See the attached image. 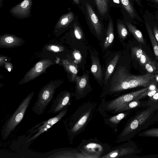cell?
Returning a JSON list of instances; mask_svg holds the SVG:
<instances>
[{
	"label": "cell",
	"mask_w": 158,
	"mask_h": 158,
	"mask_svg": "<svg viewBox=\"0 0 158 158\" xmlns=\"http://www.w3.org/2000/svg\"><path fill=\"white\" fill-rule=\"evenodd\" d=\"M126 24L129 31L132 33L138 42L140 44H144V41L141 32L131 23L126 22Z\"/></svg>",
	"instance_id": "7402d4cb"
},
{
	"label": "cell",
	"mask_w": 158,
	"mask_h": 158,
	"mask_svg": "<svg viewBox=\"0 0 158 158\" xmlns=\"http://www.w3.org/2000/svg\"><path fill=\"white\" fill-rule=\"evenodd\" d=\"M133 151V149L131 148H120L112 151L109 153L101 157L105 158L118 157L127 155L132 153Z\"/></svg>",
	"instance_id": "ac0fdd59"
},
{
	"label": "cell",
	"mask_w": 158,
	"mask_h": 158,
	"mask_svg": "<svg viewBox=\"0 0 158 158\" xmlns=\"http://www.w3.org/2000/svg\"><path fill=\"white\" fill-rule=\"evenodd\" d=\"M152 80V75L150 73L141 75H132L129 73L125 67L121 66L114 74L110 86L105 91V94H112L138 87H147L151 83Z\"/></svg>",
	"instance_id": "6da1fadb"
},
{
	"label": "cell",
	"mask_w": 158,
	"mask_h": 158,
	"mask_svg": "<svg viewBox=\"0 0 158 158\" xmlns=\"http://www.w3.org/2000/svg\"><path fill=\"white\" fill-rule=\"evenodd\" d=\"M127 114L121 113L112 116L108 118L109 122L113 125H117L119 123L126 115Z\"/></svg>",
	"instance_id": "f1b7e54d"
},
{
	"label": "cell",
	"mask_w": 158,
	"mask_h": 158,
	"mask_svg": "<svg viewBox=\"0 0 158 158\" xmlns=\"http://www.w3.org/2000/svg\"><path fill=\"white\" fill-rule=\"evenodd\" d=\"M153 32L156 39L158 42V28L156 25H154V26Z\"/></svg>",
	"instance_id": "8d00e7d4"
},
{
	"label": "cell",
	"mask_w": 158,
	"mask_h": 158,
	"mask_svg": "<svg viewBox=\"0 0 158 158\" xmlns=\"http://www.w3.org/2000/svg\"><path fill=\"white\" fill-rule=\"evenodd\" d=\"M150 59L144 52L138 61L141 65L144 66L145 64Z\"/></svg>",
	"instance_id": "e575fe53"
},
{
	"label": "cell",
	"mask_w": 158,
	"mask_h": 158,
	"mask_svg": "<svg viewBox=\"0 0 158 158\" xmlns=\"http://www.w3.org/2000/svg\"><path fill=\"white\" fill-rule=\"evenodd\" d=\"M136 1H139V0H136Z\"/></svg>",
	"instance_id": "bcb514c9"
},
{
	"label": "cell",
	"mask_w": 158,
	"mask_h": 158,
	"mask_svg": "<svg viewBox=\"0 0 158 158\" xmlns=\"http://www.w3.org/2000/svg\"><path fill=\"white\" fill-rule=\"evenodd\" d=\"M155 77L156 78V79L157 81L158 82V75H154Z\"/></svg>",
	"instance_id": "ee69618b"
},
{
	"label": "cell",
	"mask_w": 158,
	"mask_h": 158,
	"mask_svg": "<svg viewBox=\"0 0 158 158\" xmlns=\"http://www.w3.org/2000/svg\"><path fill=\"white\" fill-rule=\"evenodd\" d=\"M119 58V54H117L110 62L105 72L104 79V84L105 85L106 84L108 79L114 71L118 60Z\"/></svg>",
	"instance_id": "ffe728a7"
},
{
	"label": "cell",
	"mask_w": 158,
	"mask_h": 158,
	"mask_svg": "<svg viewBox=\"0 0 158 158\" xmlns=\"http://www.w3.org/2000/svg\"><path fill=\"white\" fill-rule=\"evenodd\" d=\"M73 55L74 59L77 63L81 62L82 56L79 51L77 50H75L73 52Z\"/></svg>",
	"instance_id": "d590c367"
},
{
	"label": "cell",
	"mask_w": 158,
	"mask_h": 158,
	"mask_svg": "<svg viewBox=\"0 0 158 158\" xmlns=\"http://www.w3.org/2000/svg\"><path fill=\"white\" fill-rule=\"evenodd\" d=\"M146 29L152 45L153 51L158 61V43L154 36L151 27L148 23H145Z\"/></svg>",
	"instance_id": "44dd1931"
},
{
	"label": "cell",
	"mask_w": 158,
	"mask_h": 158,
	"mask_svg": "<svg viewBox=\"0 0 158 158\" xmlns=\"http://www.w3.org/2000/svg\"><path fill=\"white\" fill-rule=\"evenodd\" d=\"M23 41L21 38L6 34L0 36V47L7 48L16 47L22 45Z\"/></svg>",
	"instance_id": "8fae6325"
},
{
	"label": "cell",
	"mask_w": 158,
	"mask_h": 158,
	"mask_svg": "<svg viewBox=\"0 0 158 158\" xmlns=\"http://www.w3.org/2000/svg\"><path fill=\"white\" fill-rule=\"evenodd\" d=\"M87 15L93 28L98 35L102 32L101 23L91 6L88 3L86 4Z\"/></svg>",
	"instance_id": "4fadbf2b"
},
{
	"label": "cell",
	"mask_w": 158,
	"mask_h": 158,
	"mask_svg": "<svg viewBox=\"0 0 158 158\" xmlns=\"http://www.w3.org/2000/svg\"><path fill=\"white\" fill-rule=\"evenodd\" d=\"M140 136L158 137V128H153L142 131L138 135Z\"/></svg>",
	"instance_id": "4316f807"
},
{
	"label": "cell",
	"mask_w": 158,
	"mask_h": 158,
	"mask_svg": "<svg viewBox=\"0 0 158 158\" xmlns=\"http://www.w3.org/2000/svg\"><path fill=\"white\" fill-rule=\"evenodd\" d=\"M54 64L52 60L48 59L39 61L25 74L19 84H24L33 80L44 73L47 68Z\"/></svg>",
	"instance_id": "52a82bcc"
},
{
	"label": "cell",
	"mask_w": 158,
	"mask_h": 158,
	"mask_svg": "<svg viewBox=\"0 0 158 158\" xmlns=\"http://www.w3.org/2000/svg\"><path fill=\"white\" fill-rule=\"evenodd\" d=\"M82 151L89 156H93L94 157H99L103 152L102 146L99 144L94 143H89L84 146L81 148Z\"/></svg>",
	"instance_id": "5bb4252c"
},
{
	"label": "cell",
	"mask_w": 158,
	"mask_h": 158,
	"mask_svg": "<svg viewBox=\"0 0 158 158\" xmlns=\"http://www.w3.org/2000/svg\"><path fill=\"white\" fill-rule=\"evenodd\" d=\"M148 87V89L150 91L154 90L157 89L156 85L155 84L152 83L149 85Z\"/></svg>",
	"instance_id": "f35d334b"
},
{
	"label": "cell",
	"mask_w": 158,
	"mask_h": 158,
	"mask_svg": "<svg viewBox=\"0 0 158 158\" xmlns=\"http://www.w3.org/2000/svg\"><path fill=\"white\" fill-rule=\"evenodd\" d=\"M123 6L132 18H134L135 14L133 6L129 0H120Z\"/></svg>",
	"instance_id": "484cf974"
},
{
	"label": "cell",
	"mask_w": 158,
	"mask_h": 158,
	"mask_svg": "<svg viewBox=\"0 0 158 158\" xmlns=\"http://www.w3.org/2000/svg\"><path fill=\"white\" fill-rule=\"evenodd\" d=\"M74 27V32L75 37L77 39H82L83 37V34L81 29L75 24Z\"/></svg>",
	"instance_id": "d6a6232c"
},
{
	"label": "cell",
	"mask_w": 158,
	"mask_h": 158,
	"mask_svg": "<svg viewBox=\"0 0 158 158\" xmlns=\"http://www.w3.org/2000/svg\"><path fill=\"white\" fill-rule=\"evenodd\" d=\"M5 68L7 69L8 71L9 72L11 71V70L13 69V65L12 64L9 62H5Z\"/></svg>",
	"instance_id": "74e56055"
},
{
	"label": "cell",
	"mask_w": 158,
	"mask_h": 158,
	"mask_svg": "<svg viewBox=\"0 0 158 158\" xmlns=\"http://www.w3.org/2000/svg\"><path fill=\"white\" fill-rule=\"evenodd\" d=\"M74 17V14L72 11L69 12L61 15L55 25L54 32L58 33L66 28L73 21Z\"/></svg>",
	"instance_id": "7c38bea8"
},
{
	"label": "cell",
	"mask_w": 158,
	"mask_h": 158,
	"mask_svg": "<svg viewBox=\"0 0 158 158\" xmlns=\"http://www.w3.org/2000/svg\"><path fill=\"white\" fill-rule=\"evenodd\" d=\"M3 0H0V7L2 6Z\"/></svg>",
	"instance_id": "b9f144b4"
},
{
	"label": "cell",
	"mask_w": 158,
	"mask_h": 158,
	"mask_svg": "<svg viewBox=\"0 0 158 158\" xmlns=\"http://www.w3.org/2000/svg\"><path fill=\"white\" fill-rule=\"evenodd\" d=\"M158 108V105L150 106L147 109L140 112L130 121L122 131L119 137L122 141L128 139L133 137L141 130L143 125L151 116L153 115L154 112Z\"/></svg>",
	"instance_id": "3957f363"
},
{
	"label": "cell",
	"mask_w": 158,
	"mask_h": 158,
	"mask_svg": "<svg viewBox=\"0 0 158 158\" xmlns=\"http://www.w3.org/2000/svg\"><path fill=\"white\" fill-rule=\"evenodd\" d=\"M157 20H158V17H157Z\"/></svg>",
	"instance_id": "7dc6e473"
},
{
	"label": "cell",
	"mask_w": 158,
	"mask_h": 158,
	"mask_svg": "<svg viewBox=\"0 0 158 158\" xmlns=\"http://www.w3.org/2000/svg\"><path fill=\"white\" fill-rule=\"evenodd\" d=\"M148 89V87H146L139 90L123 95L108 101L106 103L105 110L107 111H114L121 105L134 100Z\"/></svg>",
	"instance_id": "8992f818"
},
{
	"label": "cell",
	"mask_w": 158,
	"mask_h": 158,
	"mask_svg": "<svg viewBox=\"0 0 158 158\" xmlns=\"http://www.w3.org/2000/svg\"><path fill=\"white\" fill-rule=\"evenodd\" d=\"M47 49L55 52H59L64 50V48L61 46L51 45L47 47Z\"/></svg>",
	"instance_id": "836d02e7"
},
{
	"label": "cell",
	"mask_w": 158,
	"mask_h": 158,
	"mask_svg": "<svg viewBox=\"0 0 158 158\" xmlns=\"http://www.w3.org/2000/svg\"><path fill=\"white\" fill-rule=\"evenodd\" d=\"M6 57L5 56H1L0 57V65L1 66L5 63Z\"/></svg>",
	"instance_id": "ab89813d"
},
{
	"label": "cell",
	"mask_w": 158,
	"mask_h": 158,
	"mask_svg": "<svg viewBox=\"0 0 158 158\" xmlns=\"http://www.w3.org/2000/svg\"><path fill=\"white\" fill-rule=\"evenodd\" d=\"M71 98L70 93L68 91H63L60 93L52 102L48 114L57 113L67 106Z\"/></svg>",
	"instance_id": "9c48e42d"
},
{
	"label": "cell",
	"mask_w": 158,
	"mask_h": 158,
	"mask_svg": "<svg viewBox=\"0 0 158 158\" xmlns=\"http://www.w3.org/2000/svg\"><path fill=\"white\" fill-rule=\"evenodd\" d=\"M60 80L51 81L40 89L38 95L37 100L32 108V111L36 114H43L54 98L56 88L62 84Z\"/></svg>",
	"instance_id": "277c9868"
},
{
	"label": "cell",
	"mask_w": 158,
	"mask_h": 158,
	"mask_svg": "<svg viewBox=\"0 0 158 158\" xmlns=\"http://www.w3.org/2000/svg\"><path fill=\"white\" fill-rule=\"evenodd\" d=\"M98 10L102 15L107 12L108 8L107 0H94Z\"/></svg>",
	"instance_id": "cb8c5ba5"
},
{
	"label": "cell",
	"mask_w": 158,
	"mask_h": 158,
	"mask_svg": "<svg viewBox=\"0 0 158 158\" xmlns=\"http://www.w3.org/2000/svg\"><path fill=\"white\" fill-rule=\"evenodd\" d=\"M114 2L117 4H119L120 3V1L119 0H113Z\"/></svg>",
	"instance_id": "60d3db41"
},
{
	"label": "cell",
	"mask_w": 158,
	"mask_h": 158,
	"mask_svg": "<svg viewBox=\"0 0 158 158\" xmlns=\"http://www.w3.org/2000/svg\"><path fill=\"white\" fill-rule=\"evenodd\" d=\"M75 81L76 82V92L78 95L77 98L78 96L81 98L83 97V94L88 86V76L86 74L81 77L77 75Z\"/></svg>",
	"instance_id": "9a60e30c"
},
{
	"label": "cell",
	"mask_w": 158,
	"mask_h": 158,
	"mask_svg": "<svg viewBox=\"0 0 158 158\" xmlns=\"http://www.w3.org/2000/svg\"><path fill=\"white\" fill-rule=\"evenodd\" d=\"M158 3V0H152Z\"/></svg>",
	"instance_id": "f6af8a7d"
},
{
	"label": "cell",
	"mask_w": 158,
	"mask_h": 158,
	"mask_svg": "<svg viewBox=\"0 0 158 158\" xmlns=\"http://www.w3.org/2000/svg\"><path fill=\"white\" fill-rule=\"evenodd\" d=\"M131 52L132 56L138 61L144 52L141 48L136 47L132 48Z\"/></svg>",
	"instance_id": "f546056e"
},
{
	"label": "cell",
	"mask_w": 158,
	"mask_h": 158,
	"mask_svg": "<svg viewBox=\"0 0 158 158\" xmlns=\"http://www.w3.org/2000/svg\"><path fill=\"white\" fill-rule=\"evenodd\" d=\"M76 3L78 4L79 3V0H73Z\"/></svg>",
	"instance_id": "7bdbcfd3"
},
{
	"label": "cell",
	"mask_w": 158,
	"mask_h": 158,
	"mask_svg": "<svg viewBox=\"0 0 158 158\" xmlns=\"http://www.w3.org/2000/svg\"><path fill=\"white\" fill-rule=\"evenodd\" d=\"M91 110L89 109L88 111L85 112L80 118L74 124L67 126V129L69 139L71 141L78 132L83 128L86 123L90 115Z\"/></svg>",
	"instance_id": "30bf717a"
},
{
	"label": "cell",
	"mask_w": 158,
	"mask_h": 158,
	"mask_svg": "<svg viewBox=\"0 0 158 158\" xmlns=\"http://www.w3.org/2000/svg\"><path fill=\"white\" fill-rule=\"evenodd\" d=\"M32 5V0H24L10 8V13L18 19H25L29 18L31 16V10Z\"/></svg>",
	"instance_id": "ba28073f"
},
{
	"label": "cell",
	"mask_w": 158,
	"mask_h": 158,
	"mask_svg": "<svg viewBox=\"0 0 158 158\" xmlns=\"http://www.w3.org/2000/svg\"><path fill=\"white\" fill-rule=\"evenodd\" d=\"M91 72L97 80L101 81L102 79V72L99 61L97 58L93 56L91 57Z\"/></svg>",
	"instance_id": "2e32d148"
},
{
	"label": "cell",
	"mask_w": 158,
	"mask_h": 158,
	"mask_svg": "<svg viewBox=\"0 0 158 158\" xmlns=\"http://www.w3.org/2000/svg\"><path fill=\"white\" fill-rule=\"evenodd\" d=\"M158 88L153 90L150 91L148 89L145 93L137 97L134 100H139L147 96L151 98L153 96L157 91Z\"/></svg>",
	"instance_id": "4dcf8cb0"
},
{
	"label": "cell",
	"mask_w": 158,
	"mask_h": 158,
	"mask_svg": "<svg viewBox=\"0 0 158 158\" xmlns=\"http://www.w3.org/2000/svg\"><path fill=\"white\" fill-rule=\"evenodd\" d=\"M140 104L139 100H134L121 105L113 112L114 113L121 112L136 107Z\"/></svg>",
	"instance_id": "603a6c76"
},
{
	"label": "cell",
	"mask_w": 158,
	"mask_h": 158,
	"mask_svg": "<svg viewBox=\"0 0 158 158\" xmlns=\"http://www.w3.org/2000/svg\"><path fill=\"white\" fill-rule=\"evenodd\" d=\"M146 70L149 73L154 74L158 73V63L150 59L144 66Z\"/></svg>",
	"instance_id": "d4e9b609"
},
{
	"label": "cell",
	"mask_w": 158,
	"mask_h": 158,
	"mask_svg": "<svg viewBox=\"0 0 158 158\" xmlns=\"http://www.w3.org/2000/svg\"><path fill=\"white\" fill-rule=\"evenodd\" d=\"M114 38L113 22L109 18V22L106 33V40L104 43L105 49L108 48L113 42Z\"/></svg>",
	"instance_id": "d6986e66"
},
{
	"label": "cell",
	"mask_w": 158,
	"mask_h": 158,
	"mask_svg": "<svg viewBox=\"0 0 158 158\" xmlns=\"http://www.w3.org/2000/svg\"><path fill=\"white\" fill-rule=\"evenodd\" d=\"M147 104L150 106L158 105V89L154 95L150 98Z\"/></svg>",
	"instance_id": "1f68e13d"
},
{
	"label": "cell",
	"mask_w": 158,
	"mask_h": 158,
	"mask_svg": "<svg viewBox=\"0 0 158 158\" xmlns=\"http://www.w3.org/2000/svg\"><path fill=\"white\" fill-rule=\"evenodd\" d=\"M34 95V92L33 91L27 95L5 123L1 130L2 137L3 140L8 138L11 132L22 121Z\"/></svg>",
	"instance_id": "7a4b0ae2"
},
{
	"label": "cell",
	"mask_w": 158,
	"mask_h": 158,
	"mask_svg": "<svg viewBox=\"0 0 158 158\" xmlns=\"http://www.w3.org/2000/svg\"><path fill=\"white\" fill-rule=\"evenodd\" d=\"M117 29L120 37L122 39H125L128 35V31L123 24L121 22H118Z\"/></svg>",
	"instance_id": "83f0119b"
},
{
	"label": "cell",
	"mask_w": 158,
	"mask_h": 158,
	"mask_svg": "<svg viewBox=\"0 0 158 158\" xmlns=\"http://www.w3.org/2000/svg\"><path fill=\"white\" fill-rule=\"evenodd\" d=\"M67 111V106L53 117L32 127L27 131L23 138L25 144L27 146L30 145L38 136L59 121L65 115Z\"/></svg>",
	"instance_id": "5b68a950"
},
{
	"label": "cell",
	"mask_w": 158,
	"mask_h": 158,
	"mask_svg": "<svg viewBox=\"0 0 158 158\" xmlns=\"http://www.w3.org/2000/svg\"><path fill=\"white\" fill-rule=\"evenodd\" d=\"M62 64L67 73L71 75V80L75 81L78 73L77 65L69 60L64 59L62 61Z\"/></svg>",
	"instance_id": "e0dca14e"
}]
</instances>
